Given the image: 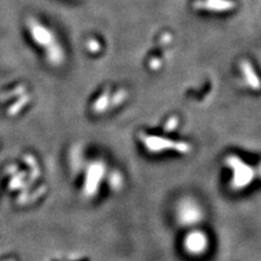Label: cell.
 <instances>
[{
  "instance_id": "4",
  "label": "cell",
  "mask_w": 261,
  "mask_h": 261,
  "mask_svg": "<svg viewBox=\"0 0 261 261\" xmlns=\"http://www.w3.org/2000/svg\"><path fill=\"white\" fill-rule=\"evenodd\" d=\"M202 210L192 200H184L179 206V219L183 224H195L202 219Z\"/></svg>"
},
{
  "instance_id": "9",
  "label": "cell",
  "mask_w": 261,
  "mask_h": 261,
  "mask_svg": "<svg viewBox=\"0 0 261 261\" xmlns=\"http://www.w3.org/2000/svg\"><path fill=\"white\" fill-rule=\"evenodd\" d=\"M110 185H111V187L114 189H119L120 187L122 186V177L120 175V173L118 172H113L111 173V177H110Z\"/></svg>"
},
{
  "instance_id": "5",
  "label": "cell",
  "mask_w": 261,
  "mask_h": 261,
  "mask_svg": "<svg viewBox=\"0 0 261 261\" xmlns=\"http://www.w3.org/2000/svg\"><path fill=\"white\" fill-rule=\"evenodd\" d=\"M106 168L103 162H94L88 169V174L85 184V192L88 195H94L97 192L99 184L104 178Z\"/></svg>"
},
{
  "instance_id": "2",
  "label": "cell",
  "mask_w": 261,
  "mask_h": 261,
  "mask_svg": "<svg viewBox=\"0 0 261 261\" xmlns=\"http://www.w3.org/2000/svg\"><path fill=\"white\" fill-rule=\"evenodd\" d=\"M142 140L149 152L153 153H160L162 152V150L172 149V150H177L179 153L186 154L190 150V147L187 143L184 142L175 143L170 139L162 138L159 136H143Z\"/></svg>"
},
{
  "instance_id": "7",
  "label": "cell",
  "mask_w": 261,
  "mask_h": 261,
  "mask_svg": "<svg viewBox=\"0 0 261 261\" xmlns=\"http://www.w3.org/2000/svg\"><path fill=\"white\" fill-rule=\"evenodd\" d=\"M240 70H242V73L249 86L256 90L259 89L261 86V83L259 78L257 77V74L255 72L253 65L245 60V61H242V63H240Z\"/></svg>"
},
{
  "instance_id": "13",
  "label": "cell",
  "mask_w": 261,
  "mask_h": 261,
  "mask_svg": "<svg viewBox=\"0 0 261 261\" xmlns=\"http://www.w3.org/2000/svg\"><path fill=\"white\" fill-rule=\"evenodd\" d=\"M159 65H160V62H159V60H157V59H154L153 61H152V63H150V67H152L155 70L157 69Z\"/></svg>"
},
{
  "instance_id": "11",
  "label": "cell",
  "mask_w": 261,
  "mask_h": 261,
  "mask_svg": "<svg viewBox=\"0 0 261 261\" xmlns=\"http://www.w3.org/2000/svg\"><path fill=\"white\" fill-rule=\"evenodd\" d=\"M178 119L177 118H171V119H169L168 120V122L167 124H165V130H168V132H171V130H173L175 128L178 127Z\"/></svg>"
},
{
  "instance_id": "8",
  "label": "cell",
  "mask_w": 261,
  "mask_h": 261,
  "mask_svg": "<svg viewBox=\"0 0 261 261\" xmlns=\"http://www.w3.org/2000/svg\"><path fill=\"white\" fill-rule=\"evenodd\" d=\"M110 104V96L109 94L106 93V94H103L102 96L99 97V99L96 102V104H95L94 106V109L96 112H103L106 110L109 106Z\"/></svg>"
},
{
  "instance_id": "12",
  "label": "cell",
  "mask_w": 261,
  "mask_h": 261,
  "mask_svg": "<svg viewBox=\"0 0 261 261\" xmlns=\"http://www.w3.org/2000/svg\"><path fill=\"white\" fill-rule=\"evenodd\" d=\"M88 48H89V50H92V52H98V50L100 49V46H99L98 42H96V41H90L89 44H88Z\"/></svg>"
},
{
  "instance_id": "6",
  "label": "cell",
  "mask_w": 261,
  "mask_h": 261,
  "mask_svg": "<svg viewBox=\"0 0 261 261\" xmlns=\"http://www.w3.org/2000/svg\"><path fill=\"white\" fill-rule=\"evenodd\" d=\"M196 7L213 10V11H225L234 7V2L231 0H206V1L196 2Z\"/></svg>"
},
{
  "instance_id": "10",
  "label": "cell",
  "mask_w": 261,
  "mask_h": 261,
  "mask_svg": "<svg viewBox=\"0 0 261 261\" xmlns=\"http://www.w3.org/2000/svg\"><path fill=\"white\" fill-rule=\"evenodd\" d=\"M125 98H127V92H125V90H122V89L118 90V92L113 95L111 103H112L113 106H118V104H122L124 102Z\"/></svg>"
},
{
  "instance_id": "3",
  "label": "cell",
  "mask_w": 261,
  "mask_h": 261,
  "mask_svg": "<svg viewBox=\"0 0 261 261\" xmlns=\"http://www.w3.org/2000/svg\"><path fill=\"white\" fill-rule=\"evenodd\" d=\"M183 246L189 255L200 256L207 252L209 247V238L207 234L202 231L195 230L185 236Z\"/></svg>"
},
{
  "instance_id": "1",
  "label": "cell",
  "mask_w": 261,
  "mask_h": 261,
  "mask_svg": "<svg viewBox=\"0 0 261 261\" xmlns=\"http://www.w3.org/2000/svg\"><path fill=\"white\" fill-rule=\"evenodd\" d=\"M227 163L233 170V188L243 189L253 182L255 178L254 169L247 163H245L242 159H239L236 156H230L227 159Z\"/></svg>"
}]
</instances>
